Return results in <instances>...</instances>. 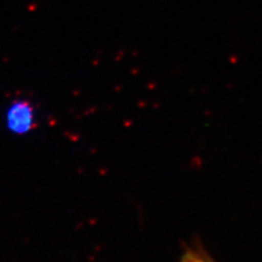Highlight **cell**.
Wrapping results in <instances>:
<instances>
[{"mask_svg":"<svg viewBox=\"0 0 262 262\" xmlns=\"http://www.w3.org/2000/svg\"><path fill=\"white\" fill-rule=\"evenodd\" d=\"M8 127L13 133L24 134L33 127L34 113L26 102H16L10 106L7 115Z\"/></svg>","mask_w":262,"mask_h":262,"instance_id":"cell-1","label":"cell"},{"mask_svg":"<svg viewBox=\"0 0 262 262\" xmlns=\"http://www.w3.org/2000/svg\"><path fill=\"white\" fill-rule=\"evenodd\" d=\"M182 262H214L208 255L206 250H203L200 246L187 248L184 252Z\"/></svg>","mask_w":262,"mask_h":262,"instance_id":"cell-2","label":"cell"}]
</instances>
